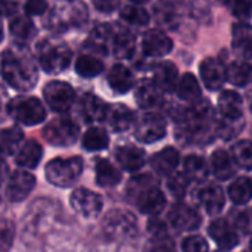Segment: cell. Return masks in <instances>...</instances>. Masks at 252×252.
<instances>
[{
  "label": "cell",
  "mask_w": 252,
  "mask_h": 252,
  "mask_svg": "<svg viewBox=\"0 0 252 252\" xmlns=\"http://www.w3.org/2000/svg\"><path fill=\"white\" fill-rule=\"evenodd\" d=\"M232 47L235 50V53L244 59L248 61L252 58V27L245 24V22H239L233 25L232 30Z\"/></svg>",
  "instance_id": "cell-17"
},
{
  "label": "cell",
  "mask_w": 252,
  "mask_h": 252,
  "mask_svg": "<svg viewBox=\"0 0 252 252\" xmlns=\"http://www.w3.org/2000/svg\"><path fill=\"white\" fill-rule=\"evenodd\" d=\"M69 204L75 213H78L80 216H83L86 219L99 216V213L102 211V207H103L102 198L97 193H94L86 188L75 189L69 196Z\"/></svg>",
  "instance_id": "cell-11"
},
{
  "label": "cell",
  "mask_w": 252,
  "mask_h": 252,
  "mask_svg": "<svg viewBox=\"0 0 252 252\" xmlns=\"http://www.w3.org/2000/svg\"><path fill=\"white\" fill-rule=\"evenodd\" d=\"M7 114L19 124L37 126L46 120V108L35 96H16L7 103Z\"/></svg>",
  "instance_id": "cell-6"
},
{
  "label": "cell",
  "mask_w": 252,
  "mask_h": 252,
  "mask_svg": "<svg viewBox=\"0 0 252 252\" xmlns=\"http://www.w3.org/2000/svg\"><path fill=\"white\" fill-rule=\"evenodd\" d=\"M43 97L47 106L59 114L71 109L75 102V90L71 84L59 80L49 81L43 89Z\"/></svg>",
  "instance_id": "cell-9"
},
{
  "label": "cell",
  "mask_w": 252,
  "mask_h": 252,
  "mask_svg": "<svg viewBox=\"0 0 252 252\" xmlns=\"http://www.w3.org/2000/svg\"><path fill=\"white\" fill-rule=\"evenodd\" d=\"M49 4L46 0H25L24 3V13L27 16H41L47 13Z\"/></svg>",
  "instance_id": "cell-47"
},
{
  "label": "cell",
  "mask_w": 252,
  "mask_h": 252,
  "mask_svg": "<svg viewBox=\"0 0 252 252\" xmlns=\"http://www.w3.org/2000/svg\"><path fill=\"white\" fill-rule=\"evenodd\" d=\"M154 83L165 93L176 90L179 83V71L177 66L170 61H162L154 68Z\"/></svg>",
  "instance_id": "cell-24"
},
{
  "label": "cell",
  "mask_w": 252,
  "mask_h": 252,
  "mask_svg": "<svg viewBox=\"0 0 252 252\" xmlns=\"http://www.w3.org/2000/svg\"><path fill=\"white\" fill-rule=\"evenodd\" d=\"M182 124L185 133L193 142H210L217 130V120L210 102L198 100L183 114Z\"/></svg>",
  "instance_id": "cell-3"
},
{
  "label": "cell",
  "mask_w": 252,
  "mask_h": 252,
  "mask_svg": "<svg viewBox=\"0 0 252 252\" xmlns=\"http://www.w3.org/2000/svg\"><path fill=\"white\" fill-rule=\"evenodd\" d=\"M251 111H252V103H251Z\"/></svg>",
  "instance_id": "cell-53"
},
{
  "label": "cell",
  "mask_w": 252,
  "mask_h": 252,
  "mask_svg": "<svg viewBox=\"0 0 252 252\" xmlns=\"http://www.w3.org/2000/svg\"><path fill=\"white\" fill-rule=\"evenodd\" d=\"M143 252H177L173 239L168 236V233L164 235H154L146 242Z\"/></svg>",
  "instance_id": "cell-43"
},
{
  "label": "cell",
  "mask_w": 252,
  "mask_h": 252,
  "mask_svg": "<svg viewBox=\"0 0 252 252\" xmlns=\"http://www.w3.org/2000/svg\"><path fill=\"white\" fill-rule=\"evenodd\" d=\"M208 233L214 239V242L223 250L235 248L239 242L236 230L229 224V221H226L223 219L214 220L208 227Z\"/></svg>",
  "instance_id": "cell-19"
},
{
  "label": "cell",
  "mask_w": 252,
  "mask_h": 252,
  "mask_svg": "<svg viewBox=\"0 0 252 252\" xmlns=\"http://www.w3.org/2000/svg\"><path fill=\"white\" fill-rule=\"evenodd\" d=\"M103 62L96 58L94 55H80L75 61V71L78 75L84 78H93L97 77L103 71Z\"/></svg>",
  "instance_id": "cell-38"
},
{
  "label": "cell",
  "mask_w": 252,
  "mask_h": 252,
  "mask_svg": "<svg viewBox=\"0 0 252 252\" xmlns=\"http://www.w3.org/2000/svg\"><path fill=\"white\" fill-rule=\"evenodd\" d=\"M230 157L233 162L245 170L252 168V140H241L232 146Z\"/></svg>",
  "instance_id": "cell-41"
},
{
  "label": "cell",
  "mask_w": 252,
  "mask_h": 252,
  "mask_svg": "<svg viewBox=\"0 0 252 252\" xmlns=\"http://www.w3.org/2000/svg\"><path fill=\"white\" fill-rule=\"evenodd\" d=\"M120 16L121 19H124L128 24L133 25H146L151 19L148 10L145 7H142L140 4H127L120 10Z\"/></svg>",
  "instance_id": "cell-42"
},
{
  "label": "cell",
  "mask_w": 252,
  "mask_h": 252,
  "mask_svg": "<svg viewBox=\"0 0 252 252\" xmlns=\"http://www.w3.org/2000/svg\"><path fill=\"white\" fill-rule=\"evenodd\" d=\"M41 157H43V148L38 142L35 140H27L21 149L16 152V157H15V162L19 168H24V170H34L40 161H41Z\"/></svg>",
  "instance_id": "cell-28"
},
{
  "label": "cell",
  "mask_w": 252,
  "mask_h": 252,
  "mask_svg": "<svg viewBox=\"0 0 252 252\" xmlns=\"http://www.w3.org/2000/svg\"><path fill=\"white\" fill-rule=\"evenodd\" d=\"M3 41V27H1V15H0V43Z\"/></svg>",
  "instance_id": "cell-50"
},
{
  "label": "cell",
  "mask_w": 252,
  "mask_h": 252,
  "mask_svg": "<svg viewBox=\"0 0 252 252\" xmlns=\"http://www.w3.org/2000/svg\"><path fill=\"white\" fill-rule=\"evenodd\" d=\"M108 84L117 94L130 92L134 86V75L130 68L123 63H115L108 72Z\"/></svg>",
  "instance_id": "cell-22"
},
{
  "label": "cell",
  "mask_w": 252,
  "mask_h": 252,
  "mask_svg": "<svg viewBox=\"0 0 252 252\" xmlns=\"http://www.w3.org/2000/svg\"><path fill=\"white\" fill-rule=\"evenodd\" d=\"M112 34L114 28L106 24L96 25L90 35L87 37L84 47L92 52V55H108L111 44H112Z\"/></svg>",
  "instance_id": "cell-16"
},
{
  "label": "cell",
  "mask_w": 252,
  "mask_h": 252,
  "mask_svg": "<svg viewBox=\"0 0 252 252\" xmlns=\"http://www.w3.org/2000/svg\"><path fill=\"white\" fill-rule=\"evenodd\" d=\"M111 49L117 59H130L136 50V37L127 28H117L112 34Z\"/></svg>",
  "instance_id": "cell-20"
},
{
  "label": "cell",
  "mask_w": 252,
  "mask_h": 252,
  "mask_svg": "<svg viewBox=\"0 0 252 252\" xmlns=\"http://www.w3.org/2000/svg\"><path fill=\"white\" fill-rule=\"evenodd\" d=\"M232 12L241 21H250L252 18V0H233Z\"/></svg>",
  "instance_id": "cell-46"
},
{
  "label": "cell",
  "mask_w": 252,
  "mask_h": 252,
  "mask_svg": "<svg viewBox=\"0 0 252 252\" xmlns=\"http://www.w3.org/2000/svg\"><path fill=\"white\" fill-rule=\"evenodd\" d=\"M89 19V9L81 0H55L46 13L44 25L52 31L81 28Z\"/></svg>",
  "instance_id": "cell-2"
},
{
  "label": "cell",
  "mask_w": 252,
  "mask_h": 252,
  "mask_svg": "<svg viewBox=\"0 0 252 252\" xmlns=\"http://www.w3.org/2000/svg\"><path fill=\"white\" fill-rule=\"evenodd\" d=\"M177 96L189 103H195L201 100V86L196 80V77L190 72H186L179 78L177 87H176Z\"/></svg>",
  "instance_id": "cell-33"
},
{
  "label": "cell",
  "mask_w": 252,
  "mask_h": 252,
  "mask_svg": "<svg viewBox=\"0 0 252 252\" xmlns=\"http://www.w3.org/2000/svg\"><path fill=\"white\" fill-rule=\"evenodd\" d=\"M131 1H133L134 4H140V6H142L143 3H146V1H149V0H131Z\"/></svg>",
  "instance_id": "cell-51"
},
{
  "label": "cell",
  "mask_w": 252,
  "mask_h": 252,
  "mask_svg": "<svg viewBox=\"0 0 252 252\" xmlns=\"http://www.w3.org/2000/svg\"><path fill=\"white\" fill-rule=\"evenodd\" d=\"M24 133L19 127H7L0 130V157L16 154L24 145Z\"/></svg>",
  "instance_id": "cell-32"
},
{
  "label": "cell",
  "mask_w": 252,
  "mask_h": 252,
  "mask_svg": "<svg viewBox=\"0 0 252 252\" xmlns=\"http://www.w3.org/2000/svg\"><path fill=\"white\" fill-rule=\"evenodd\" d=\"M219 111L226 121L242 118V97L235 90H224L219 97Z\"/></svg>",
  "instance_id": "cell-26"
},
{
  "label": "cell",
  "mask_w": 252,
  "mask_h": 252,
  "mask_svg": "<svg viewBox=\"0 0 252 252\" xmlns=\"http://www.w3.org/2000/svg\"><path fill=\"white\" fill-rule=\"evenodd\" d=\"M15 239V224L9 220L0 221V252H6Z\"/></svg>",
  "instance_id": "cell-45"
},
{
  "label": "cell",
  "mask_w": 252,
  "mask_h": 252,
  "mask_svg": "<svg viewBox=\"0 0 252 252\" xmlns=\"http://www.w3.org/2000/svg\"><path fill=\"white\" fill-rule=\"evenodd\" d=\"M0 75L16 92H30L38 81V65L25 44L13 43L0 55Z\"/></svg>",
  "instance_id": "cell-1"
},
{
  "label": "cell",
  "mask_w": 252,
  "mask_h": 252,
  "mask_svg": "<svg viewBox=\"0 0 252 252\" xmlns=\"http://www.w3.org/2000/svg\"><path fill=\"white\" fill-rule=\"evenodd\" d=\"M226 78L233 86H247L252 80V66L245 61L232 62L226 66Z\"/></svg>",
  "instance_id": "cell-37"
},
{
  "label": "cell",
  "mask_w": 252,
  "mask_h": 252,
  "mask_svg": "<svg viewBox=\"0 0 252 252\" xmlns=\"http://www.w3.org/2000/svg\"><path fill=\"white\" fill-rule=\"evenodd\" d=\"M229 196L238 205H244V204L250 202L252 199L251 179H248V177L236 179L229 188Z\"/></svg>",
  "instance_id": "cell-40"
},
{
  "label": "cell",
  "mask_w": 252,
  "mask_h": 252,
  "mask_svg": "<svg viewBox=\"0 0 252 252\" xmlns=\"http://www.w3.org/2000/svg\"><path fill=\"white\" fill-rule=\"evenodd\" d=\"M162 94L154 80H143L136 89V102L142 109H152L162 102Z\"/></svg>",
  "instance_id": "cell-27"
},
{
  "label": "cell",
  "mask_w": 252,
  "mask_h": 252,
  "mask_svg": "<svg viewBox=\"0 0 252 252\" xmlns=\"http://www.w3.org/2000/svg\"><path fill=\"white\" fill-rule=\"evenodd\" d=\"M233 159L226 151H216L211 157V171L216 179L219 180H227L233 176L235 167Z\"/></svg>",
  "instance_id": "cell-34"
},
{
  "label": "cell",
  "mask_w": 252,
  "mask_h": 252,
  "mask_svg": "<svg viewBox=\"0 0 252 252\" xmlns=\"http://www.w3.org/2000/svg\"><path fill=\"white\" fill-rule=\"evenodd\" d=\"M105 121L109 124V127L114 131H126L128 130L133 123H134V115L131 112L130 108H127L123 103H115V105H109L108 111H106V117Z\"/></svg>",
  "instance_id": "cell-25"
},
{
  "label": "cell",
  "mask_w": 252,
  "mask_h": 252,
  "mask_svg": "<svg viewBox=\"0 0 252 252\" xmlns=\"http://www.w3.org/2000/svg\"><path fill=\"white\" fill-rule=\"evenodd\" d=\"M78 134H80L78 124L68 117H59L52 120L43 130L44 140L59 148L74 145L78 139Z\"/></svg>",
  "instance_id": "cell-8"
},
{
  "label": "cell",
  "mask_w": 252,
  "mask_h": 252,
  "mask_svg": "<svg viewBox=\"0 0 252 252\" xmlns=\"http://www.w3.org/2000/svg\"><path fill=\"white\" fill-rule=\"evenodd\" d=\"M37 61L46 74L56 75L68 69L72 61V50L62 40L44 38L37 44Z\"/></svg>",
  "instance_id": "cell-4"
},
{
  "label": "cell",
  "mask_w": 252,
  "mask_h": 252,
  "mask_svg": "<svg viewBox=\"0 0 252 252\" xmlns=\"http://www.w3.org/2000/svg\"><path fill=\"white\" fill-rule=\"evenodd\" d=\"M168 219H170V224L177 232H192L198 229L201 224L199 214L193 208L182 202L171 207L168 213Z\"/></svg>",
  "instance_id": "cell-14"
},
{
  "label": "cell",
  "mask_w": 252,
  "mask_h": 252,
  "mask_svg": "<svg viewBox=\"0 0 252 252\" xmlns=\"http://www.w3.org/2000/svg\"><path fill=\"white\" fill-rule=\"evenodd\" d=\"M136 202L139 210L143 214L148 216H157L158 213H161L165 207V196L164 193L154 186H148L145 190H142L137 196H136Z\"/></svg>",
  "instance_id": "cell-18"
},
{
  "label": "cell",
  "mask_w": 252,
  "mask_h": 252,
  "mask_svg": "<svg viewBox=\"0 0 252 252\" xmlns=\"http://www.w3.org/2000/svg\"><path fill=\"white\" fill-rule=\"evenodd\" d=\"M81 143L86 151H90V152L103 151L109 145V136L106 130H103L102 127H90L83 134Z\"/></svg>",
  "instance_id": "cell-35"
},
{
  "label": "cell",
  "mask_w": 252,
  "mask_h": 252,
  "mask_svg": "<svg viewBox=\"0 0 252 252\" xmlns=\"http://www.w3.org/2000/svg\"><path fill=\"white\" fill-rule=\"evenodd\" d=\"M115 158L118 164L121 165V168L126 171H137L143 167L146 161L145 151L142 148L131 146V145L120 146L115 151Z\"/></svg>",
  "instance_id": "cell-23"
},
{
  "label": "cell",
  "mask_w": 252,
  "mask_h": 252,
  "mask_svg": "<svg viewBox=\"0 0 252 252\" xmlns=\"http://www.w3.org/2000/svg\"><path fill=\"white\" fill-rule=\"evenodd\" d=\"M199 202L210 216H217L221 213L226 204L224 192L220 186L208 185L199 192Z\"/></svg>",
  "instance_id": "cell-29"
},
{
  "label": "cell",
  "mask_w": 252,
  "mask_h": 252,
  "mask_svg": "<svg viewBox=\"0 0 252 252\" xmlns=\"http://www.w3.org/2000/svg\"><path fill=\"white\" fill-rule=\"evenodd\" d=\"M167 133L165 120L155 112L142 114L134 124L136 139L142 143H154L161 140Z\"/></svg>",
  "instance_id": "cell-10"
},
{
  "label": "cell",
  "mask_w": 252,
  "mask_h": 252,
  "mask_svg": "<svg viewBox=\"0 0 252 252\" xmlns=\"http://www.w3.org/2000/svg\"><path fill=\"white\" fill-rule=\"evenodd\" d=\"M108 106L109 105L93 93H86L80 100V112L87 123L105 121Z\"/></svg>",
  "instance_id": "cell-21"
},
{
  "label": "cell",
  "mask_w": 252,
  "mask_h": 252,
  "mask_svg": "<svg viewBox=\"0 0 252 252\" xmlns=\"http://www.w3.org/2000/svg\"><path fill=\"white\" fill-rule=\"evenodd\" d=\"M219 252H223V251H219Z\"/></svg>",
  "instance_id": "cell-54"
},
{
  "label": "cell",
  "mask_w": 252,
  "mask_h": 252,
  "mask_svg": "<svg viewBox=\"0 0 252 252\" xmlns=\"http://www.w3.org/2000/svg\"><path fill=\"white\" fill-rule=\"evenodd\" d=\"M142 50L149 58H162L173 50V40L161 30H149L142 37Z\"/></svg>",
  "instance_id": "cell-13"
},
{
  "label": "cell",
  "mask_w": 252,
  "mask_h": 252,
  "mask_svg": "<svg viewBox=\"0 0 252 252\" xmlns=\"http://www.w3.org/2000/svg\"><path fill=\"white\" fill-rule=\"evenodd\" d=\"M93 6L103 13H109L118 7V0H92Z\"/></svg>",
  "instance_id": "cell-49"
},
{
  "label": "cell",
  "mask_w": 252,
  "mask_h": 252,
  "mask_svg": "<svg viewBox=\"0 0 252 252\" xmlns=\"http://www.w3.org/2000/svg\"><path fill=\"white\" fill-rule=\"evenodd\" d=\"M83 167L84 164L80 157L55 158L47 162L44 176L49 183L58 188H69L80 179Z\"/></svg>",
  "instance_id": "cell-5"
},
{
  "label": "cell",
  "mask_w": 252,
  "mask_h": 252,
  "mask_svg": "<svg viewBox=\"0 0 252 252\" xmlns=\"http://www.w3.org/2000/svg\"><path fill=\"white\" fill-rule=\"evenodd\" d=\"M121 180V173L108 159H100L96 164V182L102 188H111L118 185Z\"/></svg>",
  "instance_id": "cell-36"
},
{
  "label": "cell",
  "mask_w": 252,
  "mask_h": 252,
  "mask_svg": "<svg viewBox=\"0 0 252 252\" xmlns=\"http://www.w3.org/2000/svg\"><path fill=\"white\" fill-rule=\"evenodd\" d=\"M185 174L189 177V180H196V182H202L208 177V165L205 162V159L199 155H189L186 157L185 162Z\"/></svg>",
  "instance_id": "cell-39"
},
{
  "label": "cell",
  "mask_w": 252,
  "mask_h": 252,
  "mask_svg": "<svg viewBox=\"0 0 252 252\" xmlns=\"http://www.w3.org/2000/svg\"><path fill=\"white\" fill-rule=\"evenodd\" d=\"M199 74L202 83L210 90H219L227 81L226 78V66L217 58H207L199 65Z\"/></svg>",
  "instance_id": "cell-15"
},
{
  "label": "cell",
  "mask_w": 252,
  "mask_h": 252,
  "mask_svg": "<svg viewBox=\"0 0 252 252\" xmlns=\"http://www.w3.org/2000/svg\"><path fill=\"white\" fill-rule=\"evenodd\" d=\"M250 248H251V251H252V238H251V242H250Z\"/></svg>",
  "instance_id": "cell-52"
},
{
  "label": "cell",
  "mask_w": 252,
  "mask_h": 252,
  "mask_svg": "<svg viewBox=\"0 0 252 252\" xmlns=\"http://www.w3.org/2000/svg\"><path fill=\"white\" fill-rule=\"evenodd\" d=\"M183 252H208V245L202 236L192 235L183 241Z\"/></svg>",
  "instance_id": "cell-48"
},
{
  "label": "cell",
  "mask_w": 252,
  "mask_h": 252,
  "mask_svg": "<svg viewBox=\"0 0 252 252\" xmlns=\"http://www.w3.org/2000/svg\"><path fill=\"white\" fill-rule=\"evenodd\" d=\"M188 186H189V177L185 173H173L167 183L168 190L177 199H180L186 195Z\"/></svg>",
  "instance_id": "cell-44"
},
{
  "label": "cell",
  "mask_w": 252,
  "mask_h": 252,
  "mask_svg": "<svg viewBox=\"0 0 252 252\" xmlns=\"http://www.w3.org/2000/svg\"><path fill=\"white\" fill-rule=\"evenodd\" d=\"M180 161V154L174 148H165L155 154L151 159L152 168L159 176H171L177 168Z\"/></svg>",
  "instance_id": "cell-30"
},
{
  "label": "cell",
  "mask_w": 252,
  "mask_h": 252,
  "mask_svg": "<svg viewBox=\"0 0 252 252\" xmlns=\"http://www.w3.org/2000/svg\"><path fill=\"white\" fill-rule=\"evenodd\" d=\"M35 186V179L27 170H16L6 183V198L10 202L24 201Z\"/></svg>",
  "instance_id": "cell-12"
},
{
  "label": "cell",
  "mask_w": 252,
  "mask_h": 252,
  "mask_svg": "<svg viewBox=\"0 0 252 252\" xmlns=\"http://www.w3.org/2000/svg\"><path fill=\"white\" fill-rule=\"evenodd\" d=\"M9 31H10L12 37L15 38V41L21 43V44H25L27 41H30L37 32L35 25L32 24L30 16H27L25 13L24 15H16V13L12 15L10 22H9Z\"/></svg>",
  "instance_id": "cell-31"
},
{
  "label": "cell",
  "mask_w": 252,
  "mask_h": 252,
  "mask_svg": "<svg viewBox=\"0 0 252 252\" xmlns=\"http://www.w3.org/2000/svg\"><path fill=\"white\" fill-rule=\"evenodd\" d=\"M102 230L112 241H130L137 235V221L127 210H111L102 220Z\"/></svg>",
  "instance_id": "cell-7"
}]
</instances>
